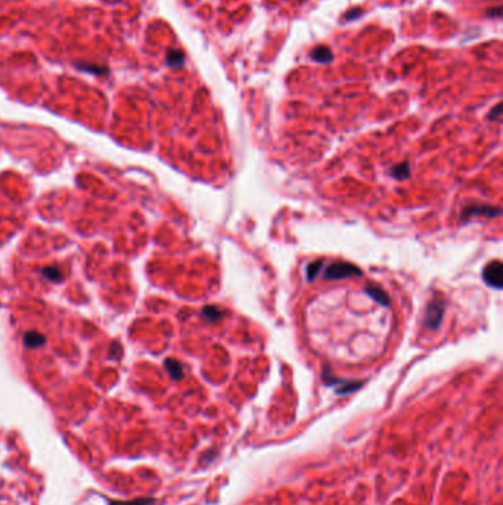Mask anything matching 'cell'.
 I'll use <instances>...</instances> for the list:
<instances>
[{
  "label": "cell",
  "instance_id": "12",
  "mask_svg": "<svg viewBox=\"0 0 503 505\" xmlns=\"http://www.w3.org/2000/svg\"><path fill=\"white\" fill-rule=\"evenodd\" d=\"M24 341H25V343H27L30 347H36V346H40V344H43V343H44V338L40 336V334H36V333H28V334L25 336V338H24Z\"/></svg>",
  "mask_w": 503,
  "mask_h": 505
},
{
  "label": "cell",
  "instance_id": "10",
  "mask_svg": "<svg viewBox=\"0 0 503 505\" xmlns=\"http://www.w3.org/2000/svg\"><path fill=\"white\" fill-rule=\"evenodd\" d=\"M202 315H204V318H207L210 322H216V321H218V319L223 318L221 311H220L218 308H216V306H207V308H204V309H202Z\"/></svg>",
  "mask_w": 503,
  "mask_h": 505
},
{
  "label": "cell",
  "instance_id": "8",
  "mask_svg": "<svg viewBox=\"0 0 503 505\" xmlns=\"http://www.w3.org/2000/svg\"><path fill=\"white\" fill-rule=\"evenodd\" d=\"M390 174L397 179V180H404L409 177L410 174V168H409V164L407 163H401V164H397L394 167L390 170Z\"/></svg>",
  "mask_w": 503,
  "mask_h": 505
},
{
  "label": "cell",
  "instance_id": "13",
  "mask_svg": "<svg viewBox=\"0 0 503 505\" xmlns=\"http://www.w3.org/2000/svg\"><path fill=\"white\" fill-rule=\"evenodd\" d=\"M167 369L170 371V374L174 377V378H180L183 375V369H181V365L179 362H174V360H167Z\"/></svg>",
  "mask_w": 503,
  "mask_h": 505
},
{
  "label": "cell",
  "instance_id": "2",
  "mask_svg": "<svg viewBox=\"0 0 503 505\" xmlns=\"http://www.w3.org/2000/svg\"><path fill=\"white\" fill-rule=\"evenodd\" d=\"M444 316V302L443 300H432L427 309H425V315H424V327L428 330H437L441 325Z\"/></svg>",
  "mask_w": 503,
  "mask_h": 505
},
{
  "label": "cell",
  "instance_id": "11",
  "mask_svg": "<svg viewBox=\"0 0 503 505\" xmlns=\"http://www.w3.org/2000/svg\"><path fill=\"white\" fill-rule=\"evenodd\" d=\"M184 61V55L180 50H170L167 55V64L171 67H179Z\"/></svg>",
  "mask_w": 503,
  "mask_h": 505
},
{
  "label": "cell",
  "instance_id": "14",
  "mask_svg": "<svg viewBox=\"0 0 503 505\" xmlns=\"http://www.w3.org/2000/svg\"><path fill=\"white\" fill-rule=\"evenodd\" d=\"M501 114V105H496V108L493 110V113H490V118L492 120H496Z\"/></svg>",
  "mask_w": 503,
  "mask_h": 505
},
{
  "label": "cell",
  "instance_id": "1",
  "mask_svg": "<svg viewBox=\"0 0 503 505\" xmlns=\"http://www.w3.org/2000/svg\"><path fill=\"white\" fill-rule=\"evenodd\" d=\"M360 275H361V271L356 265L345 263V262L331 263L323 272V278H326V279H342V278L360 276Z\"/></svg>",
  "mask_w": 503,
  "mask_h": 505
},
{
  "label": "cell",
  "instance_id": "6",
  "mask_svg": "<svg viewBox=\"0 0 503 505\" xmlns=\"http://www.w3.org/2000/svg\"><path fill=\"white\" fill-rule=\"evenodd\" d=\"M366 293H367L376 303H379V305H382V306H388V305H390V297H388V294H387L385 291H382L379 287L372 285V284H367V285H366Z\"/></svg>",
  "mask_w": 503,
  "mask_h": 505
},
{
  "label": "cell",
  "instance_id": "9",
  "mask_svg": "<svg viewBox=\"0 0 503 505\" xmlns=\"http://www.w3.org/2000/svg\"><path fill=\"white\" fill-rule=\"evenodd\" d=\"M323 266V260H318V262H312L309 263L307 269H306V275H307V281H313L319 276L321 269Z\"/></svg>",
  "mask_w": 503,
  "mask_h": 505
},
{
  "label": "cell",
  "instance_id": "7",
  "mask_svg": "<svg viewBox=\"0 0 503 505\" xmlns=\"http://www.w3.org/2000/svg\"><path fill=\"white\" fill-rule=\"evenodd\" d=\"M312 58L318 62H329L332 59V52L325 47V46H321V47H316L313 52H312Z\"/></svg>",
  "mask_w": 503,
  "mask_h": 505
},
{
  "label": "cell",
  "instance_id": "4",
  "mask_svg": "<svg viewBox=\"0 0 503 505\" xmlns=\"http://www.w3.org/2000/svg\"><path fill=\"white\" fill-rule=\"evenodd\" d=\"M483 278L486 281L487 285H490L492 288L501 290L503 287V266L499 260L490 262L486 265L484 271H483Z\"/></svg>",
  "mask_w": 503,
  "mask_h": 505
},
{
  "label": "cell",
  "instance_id": "3",
  "mask_svg": "<svg viewBox=\"0 0 503 505\" xmlns=\"http://www.w3.org/2000/svg\"><path fill=\"white\" fill-rule=\"evenodd\" d=\"M502 213V210L499 207L495 205H468L464 208L462 214H461V220L462 222H469L472 217L477 216H484L487 219H493L498 217Z\"/></svg>",
  "mask_w": 503,
  "mask_h": 505
},
{
  "label": "cell",
  "instance_id": "5",
  "mask_svg": "<svg viewBox=\"0 0 503 505\" xmlns=\"http://www.w3.org/2000/svg\"><path fill=\"white\" fill-rule=\"evenodd\" d=\"M326 384L331 386H336V391L339 394H345V393H351L354 390H357L361 383L360 381H348V380H338L335 377H325Z\"/></svg>",
  "mask_w": 503,
  "mask_h": 505
}]
</instances>
